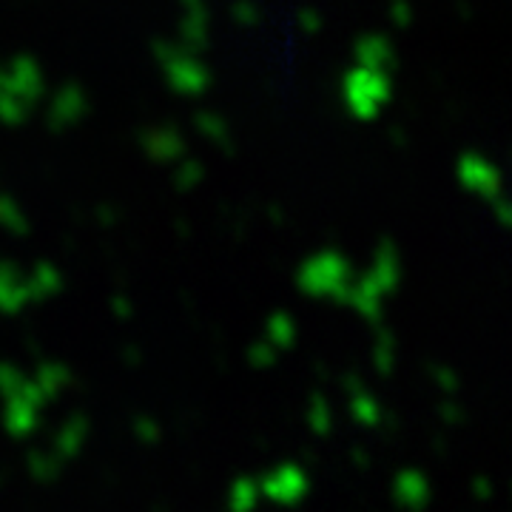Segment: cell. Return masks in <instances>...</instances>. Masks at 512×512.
Masks as SVG:
<instances>
[{"instance_id": "cell-1", "label": "cell", "mask_w": 512, "mask_h": 512, "mask_svg": "<svg viewBox=\"0 0 512 512\" xmlns=\"http://www.w3.org/2000/svg\"><path fill=\"white\" fill-rule=\"evenodd\" d=\"M259 490L268 495L271 501H276V504H291L293 507V504H299L308 495L311 484H308V476L299 467L288 464V467H279L276 473L262 478Z\"/></svg>"}, {"instance_id": "cell-3", "label": "cell", "mask_w": 512, "mask_h": 512, "mask_svg": "<svg viewBox=\"0 0 512 512\" xmlns=\"http://www.w3.org/2000/svg\"><path fill=\"white\" fill-rule=\"evenodd\" d=\"M259 504V484L251 478H237L231 487L228 510L231 512H254Z\"/></svg>"}, {"instance_id": "cell-4", "label": "cell", "mask_w": 512, "mask_h": 512, "mask_svg": "<svg viewBox=\"0 0 512 512\" xmlns=\"http://www.w3.org/2000/svg\"><path fill=\"white\" fill-rule=\"evenodd\" d=\"M32 473H35V478H40V481H52V478L60 476V467L43 461V458L32 456Z\"/></svg>"}, {"instance_id": "cell-5", "label": "cell", "mask_w": 512, "mask_h": 512, "mask_svg": "<svg viewBox=\"0 0 512 512\" xmlns=\"http://www.w3.org/2000/svg\"><path fill=\"white\" fill-rule=\"evenodd\" d=\"M473 490H476L478 501H490V495H493V484H490L484 476H478L476 484H473Z\"/></svg>"}, {"instance_id": "cell-6", "label": "cell", "mask_w": 512, "mask_h": 512, "mask_svg": "<svg viewBox=\"0 0 512 512\" xmlns=\"http://www.w3.org/2000/svg\"><path fill=\"white\" fill-rule=\"evenodd\" d=\"M154 512H168V507H165L163 501H160V504H157V507H154Z\"/></svg>"}, {"instance_id": "cell-2", "label": "cell", "mask_w": 512, "mask_h": 512, "mask_svg": "<svg viewBox=\"0 0 512 512\" xmlns=\"http://www.w3.org/2000/svg\"><path fill=\"white\" fill-rule=\"evenodd\" d=\"M393 498L402 510L421 512L430 501V484L421 473H402L393 484Z\"/></svg>"}]
</instances>
